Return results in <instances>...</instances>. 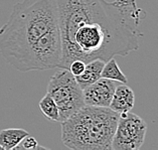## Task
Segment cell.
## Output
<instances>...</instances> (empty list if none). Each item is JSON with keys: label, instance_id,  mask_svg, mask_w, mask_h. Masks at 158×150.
<instances>
[{"label": "cell", "instance_id": "9c48e42d", "mask_svg": "<svg viewBox=\"0 0 158 150\" xmlns=\"http://www.w3.org/2000/svg\"><path fill=\"white\" fill-rule=\"evenodd\" d=\"M105 63L106 61L97 59L86 64L85 71L80 76L76 77L77 82H78L80 87L83 90L102 78L101 75H102L103 68L105 66Z\"/></svg>", "mask_w": 158, "mask_h": 150}, {"label": "cell", "instance_id": "7c38bea8", "mask_svg": "<svg viewBox=\"0 0 158 150\" xmlns=\"http://www.w3.org/2000/svg\"><path fill=\"white\" fill-rule=\"evenodd\" d=\"M40 108L42 114H44L49 121L60 122V110L57 108V105L48 93L40 101Z\"/></svg>", "mask_w": 158, "mask_h": 150}, {"label": "cell", "instance_id": "8fae6325", "mask_svg": "<svg viewBox=\"0 0 158 150\" xmlns=\"http://www.w3.org/2000/svg\"><path fill=\"white\" fill-rule=\"evenodd\" d=\"M101 77L105 79L116 81V82H119L121 84L128 83V79L123 74V72L121 71L120 67L118 66L117 61L114 57H112V59H110L109 60H107L105 63V66L103 68Z\"/></svg>", "mask_w": 158, "mask_h": 150}, {"label": "cell", "instance_id": "7a4b0ae2", "mask_svg": "<svg viewBox=\"0 0 158 150\" xmlns=\"http://www.w3.org/2000/svg\"><path fill=\"white\" fill-rule=\"evenodd\" d=\"M60 28L57 0H23L15 3L0 28V53L14 69L45 33Z\"/></svg>", "mask_w": 158, "mask_h": 150}, {"label": "cell", "instance_id": "8992f818", "mask_svg": "<svg viewBox=\"0 0 158 150\" xmlns=\"http://www.w3.org/2000/svg\"><path fill=\"white\" fill-rule=\"evenodd\" d=\"M147 124L130 111L121 114L112 142V150H137L143 145Z\"/></svg>", "mask_w": 158, "mask_h": 150}, {"label": "cell", "instance_id": "277c9868", "mask_svg": "<svg viewBox=\"0 0 158 150\" xmlns=\"http://www.w3.org/2000/svg\"><path fill=\"white\" fill-rule=\"evenodd\" d=\"M59 69L49 80L48 94L57 105L61 123L86 104L84 101L83 89L77 82L76 77L69 69Z\"/></svg>", "mask_w": 158, "mask_h": 150}, {"label": "cell", "instance_id": "4fadbf2b", "mask_svg": "<svg viewBox=\"0 0 158 150\" xmlns=\"http://www.w3.org/2000/svg\"><path fill=\"white\" fill-rule=\"evenodd\" d=\"M15 149H26V150H35V149H44V147L38 146V143L34 137L27 135L23 140L20 142V144L16 146Z\"/></svg>", "mask_w": 158, "mask_h": 150}, {"label": "cell", "instance_id": "5bb4252c", "mask_svg": "<svg viewBox=\"0 0 158 150\" xmlns=\"http://www.w3.org/2000/svg\"><path fill=\"white\" fill-rule=\"evenodd\" d=\"M85 68H86V63L84 60H75L74 61L71 63L70 67H69V70H70V72L75 77H78L85 71Z\"/></svg>", "mask_w": 158, "mask_h": 150}, {"label": "cell", "instance_id": "6da1fadb", "mask_svg": "<svg viewBox=\"0 0 158 150\" xmlns=\"http://www.w3.org/2000/svg\"><path fill=\"white\" fill-rule=\"evenodd\" d=\"M63 55L60 68L72 61H104L139 48L138 25L145 17L136 0H57Z\"/></svg>", "mask_w": 158, "mask_h": 150}, {"label": "cell", "instance_id": "52a82bcc", "mask_svg": "<svg viewBox=\"0 0 158 150\" xmlns=\"http://www.w3.org/2000/svg\"><path fill=\"white\" fill-rule=\"evenodd\" d=\"M116 88V81L101 78L83 90L85 104L89 106L109 108Z\"/></svg>", "mask_w": 158, "mask_h": 150}, {"label": "cell", "instance_id": "3957f363", "mask_svg": "<svg viewBox=\"0 0 158 150\" xmlns=\"http://www.w3.org/2000/svg\"><path fill=\"white\" fill-rule=\"evenodd\" d=\"M119 117L110 108L85 105L61 122V141L74 150H112Z\"/></svg>", "mask_w": 158, "mask_h": 150}, {"label": "cell", "instance_id": "5b68a950", "mask_svg": "<svg viewBox=\"0 0 158 150\" xmlns=\"http://www.w3.org/2000/svg\"><path fill=\"white\" fill-rule=\"evenodd\" d=\"M63 48L60 28L45 33L26 52L23 59L16 67L19 72L48 71L59 69Z\"/></svg>", "mask_w": 158, "mask_h": 150}, {"label": "cell", "instance_id": "ba28073f", "mask_svg": "<svg viewBox=\"0 0 158 150\" xmlns=\"http://www.w3.org/2000/svg\"><path fill=\"white\" fill-rule=\"evenodd\" d=\"M135 103V94L133 90L126 84L117 86L109 108L118 114H125L133 109Z\"/></svg>", "mask_w": 158, "mask_h": 150}, {"label": "cell", "instance_id": "30bf717a", "mask_svg": "<svg viewBox=\"0 0 158 150\" xmlns=\"http://www.w3.org/2000/svg\"><path fill=\"white\" fill-rule=\"evenodd\" d=\"M27 135L28 132L21 128L3 129L0 131V146L3 150H13Z\"/></svg>", "mask_w": 158, "mask_h": 150}]
</instances>
